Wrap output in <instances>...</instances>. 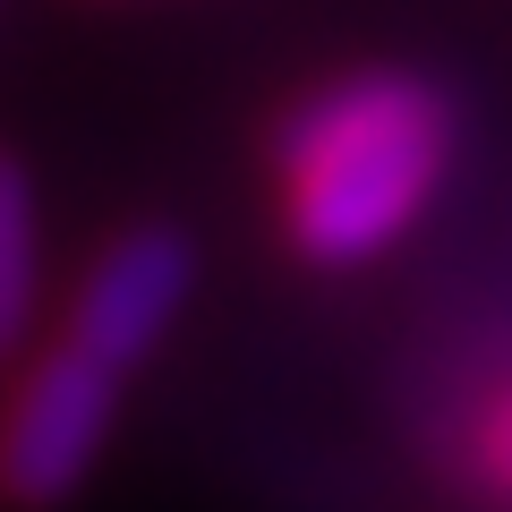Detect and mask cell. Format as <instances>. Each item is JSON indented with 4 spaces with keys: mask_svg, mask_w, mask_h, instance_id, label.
<instances>
[{
    "mask_svg": "<svg viewBox=\"0 0 512 512\" xmlns=\"http://www.w3.org/2000/svg\"><path fill=\"white\" fill-rule=\"evenodd\" d=\"M188 291H197V248L171 222H137L86 265L69 299V342L128 376L171 342V325L188 316Z\"/></svg>",
    "mask_w": 512,
    "mask_h": 512,
    "instance_id": "obj_3",
    "label": "cell"
},
{
    "mask_svg": "<svg viewBox=\"0 0 512 512\" xmlns=\"http://www.w3.org/2000/svg\"><path fill=\"white\" fill-rule=\"evenodd\" d=\"M282 231L308 265H367L436 205L453 171V103L427 77L367 69L282 120Z\"/></svg>",
    "mask_w": 512,
    "mask_h": 512,
    "instance_id": "obj_1",
    "label": "cell"
},
{
    "mask_svg": "<svg viewBox=\"0 0 512 512\" xmlns=\"http://www.w3.org/2000/svg\"><path fill=\"white\" fill-rule=\"evenodd\" d=\"M478 470H487V487L512 504V384L478 410Z\"/></svg>",
    "mask_w": 512,
    "mask_h": 512,
    "instance_id": "obj_5",
    "label": "cell"
},
{
    "mask_svg": "<svg viewBox=\"0 0 512 512\" xmlns=\"http://www.w3.org/2000/svg\"><path fill=\"white\" fill-rule=\"evenodd\" d=\"M111 427H120V367L77 350L60 333L52 350L18 367L9 402H0V504L52 512L94 478Z\"/></svg>",
    "mask_w": 512,
    "mask_h": 512,
    "instance_id": "obj_2",
    "label": "cell"
},
{
    "mask_svg": "<svg viewBox=\"0 0 512 512\" xmlns=\"http://www.w3.org/2000/svg\"><path fill=\"white\" fill-rule=\"evenodd\" d=\"M43 308V214H35V180L0 154V359L35 333Z\"/></svg>",
    "mask_w": 512,
    "mask_h": 512,
    "instance_id": "obj_4",
    "label": "cell"
}]
</instances>
